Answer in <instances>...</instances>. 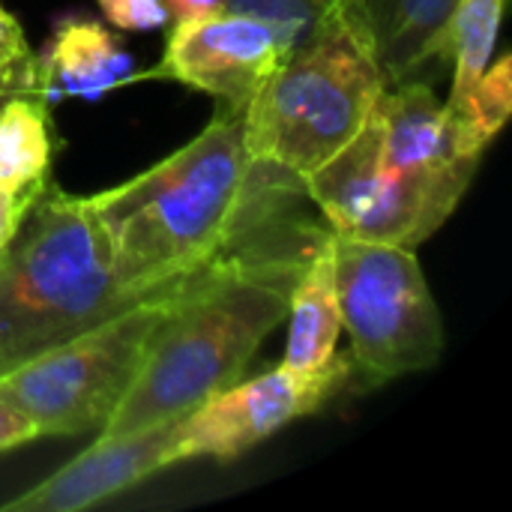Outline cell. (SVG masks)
Masks as SVG:
<instances>
[{
	"label": "cell",
	"mask_w": 512,
	"mask_h": 512,
	"mask_svg": "<svg viewBox=\"0 0 512 512\" xmlns=\"http://www.w3.org/2000/svg\"><path fill=\"white\" fill-rule=\"evenodd\" d=\"M297 186L255 165L243 111L219 105L213 120L153 168L90 195L108 240L117 285L129 297L171 288L201 270Z\"/></svg>",
	"instance_id": "obj_1"
},
{
	"label": "cell",
	"mask_w": 512,
	"mask_h": 512,
	"mask_svg": "<svg viewBox=\"0 0 512 512\" xmlns=\"http://www.w3.org/2000/svg\"><path fill=\"white\" fill-rule=\"evenodd\" d=\"M318 237V234H315ZM306 243L234 249L183 276L147 339L123 399L99 435L177 420L243 378L264 339L285 321L291 288L312 252Z\"/></svg>",
	"instance_id": "obj_2"
},
{
	"label": "cell",
	"mask_w": 512,
	"mask_h": 512,
	"mask_svg": "<svg viewBox=\"0 0 512 512\" xmlns=\"http://www.w3.org/2000/svg\"><path fill=\"white\" fill-rule=\"evenodd\" d=\"M387 78L360 0H330L243 111L255 165L300 189L369 120Z\"/></svg>",
	"instance_id": "obj_3"
},
{
	"label": "cell",
	"mask_w": 512,
	"mask_h": 512,
	"mask_svg": "<svg viewBox=\"0 0 512 512\" xmlns=\"http://www.w3.org/2000/svg\"><path fill=\"white\" fill-rule=\"evenodd\" d=\"M129 303L90 195L48 180L0 252V375Z\"/></svg>",
	"instance_id": "obj_4"
},
{
	"label": "cell",
	"mask_w": 512,
	"mask_h": 512,
	"mask_svg": "<svg viewBox=\"0 0 512 512\" xmlns=\"http://www.w3.org/2000/svg\"><path fill=\"white\" fill-rule=\"evenodd\" d=\"M171 288L138 297L111 318L3 372L0 396L33 423L39 438L102 429L138 372Z\"/></svg>",
	"instance_id": "obj_5"
},
{
	"label": "cell",
	"mask_w": 512,
	"mask_h": 512,
	"mask_svg": "<svg viewBox=\"0 0 512 512\" xmlns=\"http://www.w3.org/2000/svg\"><path fill=\"white\" fill-rule=\"evenodd\" d=\"M333 264L351 363L372 384L441 360L444 321L414 249L333 234Z\"/></svg>",
	"instance_id": "obj_6"
},
{
	"label": "cell",
	"mask_w": 512,
	"mask_h": 512,
	"mask_svg": "<svg viewBox=\"0 0 512 512\" xmlns=\"http://www.w3.org/2000/svg\"><path fill=\"white\" fill-rule=\"evenodd\" d=\"M351 357H333L318 372H297L279 366L249 381H234L231 387L213 393L198 408L180 417V450L183 462L207 459H237L258 447L288 423L318 411L330 402L351 378Z\"/></svg>",
	"instance_id": "obj_7"
},
{
	"label": "cell",
	"mask_w": 512,
	"mask_h": 512,
	"mask_svg": "<svg viewBox=\"0 0 512 512\" xmlns=\"http://www.w3.org/2000/svg\"><path fill=\"white\" fill-rule=\"evenodd\" d=\"M372 114L384 165L417 192L441 228L465 198L483 150L468 144L447 105L417 78L387 87Z\"/></svg>",
	"instance_id": "obj_8"
},
{
	"label": "cell",
	"mask_w": 512,
	"mask_h": 512,
	"mask_svg": "<svg viewBox=\"0 0 512 512\" xmlns=\"http://www.w3.org/2000/svg\"><path fill=\"white\" fill-rule=\"evenodd\" d=\"M300 189L339 237L417 249L438 231L417 192L384 165L375 114L342 150L303 177Z\"/></svg>",
	"instance_id": "obj_9"
},
{
	"label": "cell",
	"mask_w": 512,
	"mask_h": 512,
	"mask_svg": "<svg viewBox=\"0 0 512 512\" xmlns=\"http://www.w3.org/2000/svg\"><path fill=\"white\" fill-rule=\"evenodd\" d=\"M288 54L282 36L243 12H213L174 21L162 63L141 78H168L216 96L225 108L246 111L279 60Z\"/></svg>",
	"instance_id": "obj_10"
},
{
	"label": "cell",
	"mask_w": 512,
	"mask_h": 512,
	"mask_svg": "<svg viewBox=\"0 0 512 512\" xmlns=\"http://www.w3.org/2000/svg\"><path fill=\"white\" fill-rule=\"evenodd\" d=\"M180 417L123 435H99L81 456L57 468L48 480L27 489L3 512H78L90 510L153 474L180 465Z\"/></svg>",
	"instance_id": "obj_11"
},
{
	"label": "cell",
	"mask_w": 512,
	"mask_h": 512,
	"mask_svg": "<svg viewBox=\"0 0 512 512\" xmlns=\"http://www.w3.org/2000/svg\"><path fill=\"white\" fill-rule=\"evenodd\" d=\"M39 60V96L54 105L60 99L78 96L87 102L102 99L105 93L141 81L135 72V60L120 48L114 33H108L99 21L69 15L63 18Z\"/></svg>",
	"instance_id": "obj_12"
},
{
	"label": "cell",
	"mask_w": 512,
	"mask_h": 512,
	"mask_svg": "<svg viewBox=\"0 0 512 512\" xmlns=\"http://www.w3.org/2000/svg\"><path fill=\"white\" fill-rule=\"evenodd\" d=\"M288 345L285 366L297 372H318L336 357L342 315L336 297V264H333V234H318L312 252L291 288L288 300Z\"/></svg>",
	"instance_id": "obj_13"
},
{
	"label": "cell",
	"mask_w": 512,
	"mask_h": 512,
	"mask_svg": "<svg viewBox=\"0 0 512 512\" xmlns=\"http://www.w3.org/2000/svg\"><path fill=\"white\" fill-rule=\"evenodd\" d=\"M387 87L441 60V36L456 0H360Z\"/></svg>",
	"instance_id": "obj_14"
},
{
	"label": "cell",
	"mask_w": 512,
	"mask_h": 512,
	"mask_svg": "<svg viewBox=\"0 0 512 512\" xmlns=\"http://www.w3.org/2000/svg\"><path fill=\"white\" fill-rule=\"evenodd\" d=\"M51 105L39 93L0 96V189L36 195L51 168Z\"/></svg>",
	"instance_id": "obj_15"
},
{
	"label": "cell",
	"mask_w": 512,
	"mask_h": 512,
	"mask_svg": "<svg viewBox=\"0 0 512 512\" xmlns=\"http://www.w3.org/2000/svg\"><path fill=\"white\" fill-rule=\"evenodd\" d=\"M501 15L504 0H456L441 36V60H453L456 66L447 102L462 99L489 69Z\"/></svg>",
	"instance_id": "obj_16"
},
{
	"label": "cell",
	"mask_w": 512,
	"mask_h": 512,
	"mask_svg": "<svg viewBox=\"0 0 512 512\" xmlns=\"http://www.w3.org/2000/svg\"><path fill=\"white\" fill-rule=\"evenodd\" d=\"M462 135L471 147L483 150L495 141V135L504 129L512 111V57L501 54L483 78L456 102H444Z\"/></svg>",
	"instance_id": "obj_17"
},
{
	"label": "cell",
	"mask_w": 512,
	"mask_h": 512,
	"mask_svg": "<svg viewBox=\"0 0 512 512\" xmlns=\"http://www.w3.org/2000/svg\"><path fill=\"white\" fill-rule=\"evenodd\" d=\"M327 6L330 0H225V9L270 24L288 48L315 27Z\"/></svg>",
	"instance_id": "obj_18"
},
{
	"label": "cell",
	"mask_w": 512,
	"mask_h": 512,
	"mask_svg": "<svg viewBox=\"0 0 512 512\" xmlns=\"http://www.w3.org/2000/svg\"><path fill=\"white\" fill-rule=\"evenodd\" d=\"M39 90V60L30 51L21 24L3 9L0 12V96L36 93Z\"/></svg>",
	"instance_id": "obj_19"
},
{
	"label": "cell",
	"mask_w": 512,
	"mask_h": 512,
	"mask_svg": "<svg viewBox=\"0 0 512 512\" xmlns=\"http://www.w3.org/2000/svg\"><path fill=\"white\" fill-rule=\"evenodd\" d=\"M96 6L114 27L126 33H147L168 21L165 0H96Z\"/></svg>",
	"instance_id": "obj_20"
},
{
	"label": "cell",
	"mask_w": 512,
	"mask_h": 512,
	"mask_svg": "<svg viewBox=\"0 0 512 512\" xmlns=\"http://www.w3.org/2000/svg\"><path fill=\"white\" fill-rule=\"evenodd\" d=\"M36 438H39V432L33 429V423L9 399L0 396V453L24 447Z\"/></svg>",
	"instance_id": "obj_21"
},
{
	"label": "cell",
	"mask_w": 512,
	"mask_h": 512,
	"mask_svg": "<svg viewBox=\"0 0 512 512\" xmlns=\"http://www.w3.org/2000/svg\"><path fill=\"white\" fill-rule=\"evenodd\" d=\"M39 192H42V189H39ZM39 192H36V195H39ZM36 195H15V192H9V189H0V252L6 249L9 237L15 234L21 216H24L27 207L36 201Z\"/></svg>",
	"instance_id": "obj_22"
},
{
	"label": "cell",
	"mask_w": 512,
	"mask_h": 512,
	"mask_svg": "<svg viewBox=\"0 0 512 512\" xmlns=\"http://www.w3.org/2000/svg\"><path fill=\"white\" fill-rule=\"evenodd\" d=\"M165 6H168V15H174V21H192V18L222 12L225 0H165Z\"/></svg>",
	"instance_id": "obj_23"
},
{
	"label": "cell",
	"mask_w": 512,
	"mask_h": 512,
	"mask_svg": "<svg viewBox=\"0 0 512 512\" xmlns=\"http://www.w3.org/2000/svg\"><path fill=\"white\" fill-rule=\"evenodd\" d=\"M0 12H3V6H0Z\"/></svg>",
	"instance_id": "obj_24"
}]
</instances>
